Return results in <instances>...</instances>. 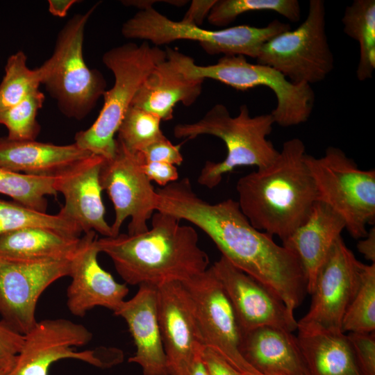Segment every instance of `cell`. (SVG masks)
I'll return each instance as SVG.
<instances>
[{"label":"cell","instance_id":"40","mask_svg":"<svg viewBox=\"0 0 375 375\" xmlns=\"http://www.w3.org/2000/svg\"><path fill=\"white\" fill-rule=\"evenodd\" d=\"M216 0H194L181 22L200 26L215 4Z\"/></svg>","mask_w":375,"mask_h":375},{"label":"cell","instance_id":"26","mask_svg":"<svg viewBox=\"0 0 375 375\" xmlns=\"http://www.w3.org/2000/svg\"><path fill=\"white\" fill-rule=\"evenodd\" d=\"M80 241L42 227H26L0 235V256L26 260L70 259Z\"/></svg>","mask_w":375,"mask_h":375},{"label":"cell","instance_id":"7","mask_svg":"<svg viewBox=\"0 0 375 375\" xmlns=\"http://www.w3.org/2000/svg\"><path fill=\"white\" fill-rule=\"evenodd\" d=\"M97 5L74 15L60 30L53 53L41 66L42 81L58 108L68 117L81 120L106 92V81L97 69H90L83 58L87 22Z\"/></svg>","mask_w":375,"mask_h":375},{"label":"cell","instance_id":"42","mask_svg":"<svg viewBox=\"0 0 375 375\" xmlns=\"http://www.w3.org/2000/svg\"><path fill=\"white\" fill-rule=\"evenodd\" d=\"M76 2V0H49V11L53 16L65 17L70 8Z\"/></svg>","mask_w":375,"mask_h":375},{"label":"cell","instance_id":"27","mask_svg":"<svg viewBox=\"0 0 375 375\" xmlns=\"http://www.w3.org/2000/svg\"><path fill=\"white\" fill-rule=\"evenodd\" d=\"M341 21L344 33L359 45L358 79L371 78L375 69V1H353L345 8Z\"/></svg>","mask_w":375,"mask_h":375},{"label":"cell","instance_id":"20","mask_svg":"<svg viewBox=\"0 0 375 375\" xmlns=\"http://www.w3.org/2000/svg\"><path fill=\"white\" fill-rule=\"evenodd\" d=\"M114 314L124 319L135 346L128 362L138 365L144 375H169L158 319L157 288L139 285Z\"/></svg>","mask_w":375,"mask_h":375},{"label":"cell","instance_id":"23","mask_svg":"<svg viewBox=\"0 0 375 375\" xmlns=\"http://www.w3.org/2000/svg\"><path fill=\"white\" fill-rule=\"evenodd\" d=\"M204 80L185 76L169 58L158 63L144 79L131 106L148 111L161 120L173 118L178 103L191 106L201 94Z\"/></svg>","mask_w":375,"mask_h":375},{"label":"cell","instance_id":"9","mask_svg":"<svg viewBox=\"0 0 375 375\" xmlns=\"http://www.w3.org/2000/svg\"><path fill=\"white\" fill-rule=\"evenodd\" d=\"M290 29L289 24L274 19L267 26L239 25L221 30L172 20L153 7L140 10L122 27L128 39L150 41L155 46L179 40L199 42L209 54L241 55L256 58L262 46L275 35Z\"/></svg>","mask_w":375,"mask_h":375},{"label":"cell","instance_id":"44","mask_svg":"<svg viewBox=\"0 0 375 375\" xmlns=\"http://www.w3.org/2000/svg\"><path fill=\"white\" fill-rule=\"evenodd\" d=\"M0 375H10V374L3 370L0 369Z\"/></svg>","mask_w":375,"mask_h":375},{"label":"cell","instance_id":"24","mask_svg":"<svg viewBox=\"0 0 375 375\" xmlns=\"http://www.w3.org/2000/svg\"><path fill=\"white\" fill-rule=\"evenodd\" d=\"M306 375H362L347 334L297 322Z\"/></svg>","mask_w":375,"mask_h":375},{"label":"cell","instance_id":"15","mask_svg":"<svg viewBox=\"0 0 375 375\" xmlns=\"http://www.w3.org/2000/svg\"><path fill=\"white\" fill-rule=\"evenodd\" d=\"M362 265L340 237L317 273L309 310L299 322L342 331V319L358 289Z\"/></svg>","mask_w":375,"mask_h":375},{"label":"cell","instance_id":"43","mask_svg":"<svg viewBox=\"0 0 375 375\" xmlns=\"http://www.w3.org/2000/svg\"><path fill=\"white\" fill-rule=\"evenodd\" d=\"M189 375H207L206 371L201 359V356L193 364Z\"/></svg>","mask_w":375,"mask_h":375},{"label":"cell","instance_id":"45","mask_svg":"<svg viewBox=\"0 0 375 375\" xmlns=\"http://www.w3.org/2000/svg\"><path fill=\"white\" fill-rule=\"evenodd\" d=\"M258 375H261V374H258Z\"/></svg>","mask_w":375,"mask_h":375},{"label":"cell","instance_id":"31","mask_svg":"<svg viewBox=\"0 0 375 375\" xmlns=\"http://www.w3.org/2000/svg\"><path fill=\"white\" fill-rule=\"evenodd\" d=\"M251 11H273L292 22L301 18L297 0H216L207 19L216 26L231 24L240 15Z\"/></svg>","mask_w":375,"mask_h":375},{"label":"cell","instance_id":"4","mask_svg":"<svg viewBox=\"0 0 375 375\" xmlns=\"http://www.w3.org/2000/svg\"><path fill=\"white\" fill-rule=\"evenodd\" d=\"M274 124L270 113L251 116L246 104L240 107L237 116L231 117L224 105L217 103L199 121L178 124L173 132L176 138L193 139L210 135L224 142L226 158L218 162L207 161L197 179L200 185L212 189L221 183L225 174L237 167L262 169L275 160L279 151L267 138Z\"/></svg>","mask_w":375,"mask_h":375},{"label":"cell","instance_id":"37","mask_svg":"<svg viewBox=\"0 0 375 375\" xmlns=\"http://www.w3.org/2000/svg\"><path fill=\"white\" fill-rule=\"evenodd\" d=\"M140 153L144 162H161L180 165L183 161L180 145L173 144L166 137L149 145Z\"/></svg>","mask_w":375,"mask_h":375},{"label":"cell","instance_id":"19","mask_svg":"<svg viewBox=\"0 0 375 375\" xmlns=\"http://www.w3.org/2000/svg\"><path fill=\"white\" fill-rule=\"evenodd\" d=\"M104 159L91 154L55 176L54 189L65 198L58 212L77 225L85 233L94 231L112 237L111 226L105 219L99 181Z\"/></svg>","mask_w":375,"mask_h":375},{"label":"cell","instance_id":"3","mask_svg":"<svg viewBox=\"0 0 375 375\" xmlns=\"http://www.w3.org/2000/svg\"><path fill=\"white\" fill-rule=\"evenodd\" d=\"M299 138L285 141L275 160L240 178V208L256 229L283 242L308 218L318 195Z\"/></svg>","mask_w":375,"mask_h":375},{"label":"cell","instance_id":"32","mask_svg":"<svg viewBox=\"0 0 375 375\" xmlns=\"http://www.w3.org/2000/svg\"><path fill=\"white\" fill-rule=\"evenodd\" d=\"M375 330V263H363L358 289L342 322V332L372 333Z\"/></svg>","mask_w":375,"mask_h":375},{"label":"cell","instance_id":"28","mask_svg":"<svg viewBox=\"0 0 375 375\" xmlns=\"http://www.w3.org/2000/svg\"><path fill=\"white\" fill-rule=\"evenodd\" d=\"M55 176H38L11 171L0 167V194L31 209L46 212V196L57 195Z\"/></svg>","mask_w":375,"mask_h":375},{"label":"cell","instance_id":"16","mask_svg":"<svg viewBox=\"0 0 375 375\" xmlns=\"http://www.w3.org/2000/svg\"><path fill=\"white\" fill-rule=\"evenodd\" d=\"M157 310L169 375H189L204 346L194 302L181 282L157 288Z\"/></svg>","mask_w":375,"mask_h":375},{"label":"cell","instance_id":"41","mask_svg":"<svg viewBox=\"0 0 375 375\" xmlns=\"http://www.w3.org/2000/svg\"><path fill=\"white\" fill-rule=\"evenodd\" d=\"M358 251L365 259L375 263V228L374 226L367 232V235L357 244Z\"/></svg>","mask_w":375,"mask_h":375},{"label":"cell","instance_id":"38","mask_svg":"<svg viewBox=\"0 0 375 375\" xmlns=\"http://www.w3.org/2000/svg\"><path fill=\"white\" fill-rule=\"evenodd\" d=\"M142 169L148 179L162 187L178 180V172L175 165L161 162H144Z\"/></svg>","mask_w":375,"mask_h":375},{"label":"cell","instance_id":"21","mask_svg":"<svg viewBox=\"0 0 375 375\" xmlns=\"http://www.w3.org/2000/svg\"><path fill=\"white\" fill-rule=\"evenodd\" d=\"M344 228L342 217L317 201L306 220L282 242L300 262L306 278L307 293L312 292L319 269Z\"/></svg>","mask_w":375,"mask_h":375},{"label":"cell","instance_id":"30","mask_svg":"<svg viewBox=\"0 0 375 375\" xmlns=\"http://www.w3.org/2000/svg\"><path fill=\"white\" fill-rule=\"evenodd\" d=\"M4 69L0 83V111L16 105L39 90L42 81V68L30 69L27 57L22 51L8 58Z\"/></svg>","mask_w":375,"mask_h":375},{"label":"cell","instance_id":"5","mask_svg":"<svg viewBox=\"0 0 375 375\" xmlns=\"http://www.w3.org/2000/svg\"><path fill=\"white\" fill-rule=\"evenodd\" d=\"M167 58L165 50L151 46L127 43L113 47L102 58L114 76L112 87L106 90L99 116L88 129L77 132L74 143L92 154L111 159L116 151L115 133L142 83L160 62Z\"/></svg>","mask_w":375,"mask_h":375},{"label":"cell","instance_id":"35","mask_svg":"<svg viewBox=\"0 0 375 375\" xmlns=\"http://www.w3.org/2000/svg\"><path fill=\"white\" fill-rule=\"evenodd\" d=\"M347 335L362 375H375L374 332H349Z\"/></svg>","mask_w":375,"mask_h":375},{"label":"cell","instance_id":"13","mask_svg":"<svg viewBox=\"0 0 375 375\" xmlns=\"http://www.w3.org/2000/svg\"><path fill=\"white\" fill-rule=\"evenodd\" d=\"M70 259H17L0 256V315L20 334L37 323L39 298L57 280L69 276Z\"/></svg>","mask_w":375,"mask_h":375},{"label":"cell","instance_id":"10","mask_svg":"<svg viewBox=\"0 0 375 375\" xmlns=\"http://www.w3.org/2000/svg\"><path fill=\"white\" fill-rule=\"evenodd\" d=\"M295 85L319 83L334 69V56L326 33L323 0H310L306 19L266 42L256 58Z\"/></svg>","mask_w":375,"mask_h":375},{"label":"cell","instance_id":"22","mask_svg":"<svg viewBox=\"0 0 375 375\" xmlns=\"http://www.w3.org/2000/svg\"><path fill=\"white\" fill-rule=\"evenodd\" d=\"M240 353L261 375H306L297 337L283 328L260 326L242 334Z\"/></svg>","mask_w":375,"mask_h":375},{"label":"cell","instance_id":"39","mask_svg":"<svg viewBox=\"0 0 375 375\" xmlns=\"http://www.w3.org/2000/svg\"><path fill=\"white\" fill-rule=\"evenodd\" d=\"M201 359L207 375H242L212 349L203 347Z\"/></svg>","mask_w":375,"mask_h":375},{"label":"cell","instance_id":"14","mask_svg":"<svg viewBox=\"0 0 375 375\" xmlns=\"http://www.w3.org/2000/svg\"><path fill=\"white\" fill-rule=\"evenodd\" d=\"M181 283L194 302L203 346L217 351L242 375H258L241 355L242 333L240 325L211 266Z\"/></svg>","mask_w":375,"mask_h":375},{"label":"cell","instance_id":"18","mask_svg":"<svg viewBox=\"0 0 375 375\" xmlns=\"http://www.w3.org/2000/svg\"><path fill=\"white\" fill-rule=\"evenodd\" d=\"M97 239L94 231L85 233L69 260L72 281L67 290V306L76 317H83L97 306L114 312L128 293L126 283L116 281L100 266Z\"/></svg>","mask_w":375,"mask_h":375},{"label":"cell","instance_id":"33","mask_svg":"<svg viewBox=\"0 0 375 375\" xmlns=\"http://www.w3.org/2000/svg\"><path fill=\"white\" fill-rule=\"evenodd\" d=\"M161 121L158 116L131 106L118 128L117 140L129 150L140 152L165 137L160 129Z\"/></svg>","mask_w":375,"mask_h":375},{"label":"cell","instance_id":"8","mask_svg":"<svg viewBox=\"0 0 375 375\" xmlns=\"http://www.w3.org/2000/svg\"><path fill=\"white\" fill-rule=\"evenodd\" d=\"M305 162L320 201L339 215L354 239L365 238L375 222V171L362 170L340 149L326 148L319 158L306 153Z\"/></svg>","mask_w":375,"mask_h":375},{"label":"cell","instance_id":"29","mask_svg":"<svg viewBox=\"0 0 375 375\" xmlns=\"http://www.w3.org/2000/svg\"><path fill=\"white\" fill-rule=\"evenodd\" d=\"M26 227H42L79 238L82 231L59 213L49 215L0 199V235Z\"/></svg>","mask_w":375,"mask_h":375},{"label":"cell","instance_id":"36","mask_svg":"<svg viewBox=\"0 0 375 375\" xmlns=\"http://www.w3.org/2000/svg\"><path fill=\"white\" fill-rule=\"evenodd\" d=\"M24 338V335L12 329L3 320L0 321V369L10 374Z\"/></svg>","mask_w":375,"mask_h":375},{"label":"cell","instance_id":"25","mask_svg":"<svg viewBox=\"0 0 375 375\" xmlns=\"http://www.w3.org/2000/svg\"><path fill=\"white\" fill-rule=\"evenodd\" d=\"M91 154L75 143L56 145L0 138V167L28 175L56 176Z\"/></svg>","mask_w":375,"mask_h":375},{"label":"cell","instance_id":"11","mask_svg":"<svg viewBox=\"0 0 375 375\" xmlns=\"http://www.w3.org/2000/svg\"><path fill=\"white\" fill-rule=\"evenodd\" d=\"M24 335L22 349L10 375H49L51 365L65 358L106 367L117 364L122 358V351L117 349L74 351V347L89 343L92 333L85 326L67 319L38 321Z\"/></svg>","mask_w":375,"mask_h":375},{"label":"cell","instance_id":"2","mask_svg":"<svg viewBox=\"0 0 375 375\" xmlns=\"http://www.w3.org/2000/svg\"><path fill=\"white\" fill-rule=\"evenodd\" d=\"M196 230L180 220L156 212L144 233L97 239L99 253L112 260L126 284L148 285L184 282L208 268L209 258L199 246Z\"/></svg>","mask_w":375,"mask_h":375},{"label":"cell","instance_id":"1","mask_svg":"<svg viewBox=\"0 0 375 375\" xmlns=\"http://www.w3.org/2000/svg\"><path fill=\"white\" fill-rule=\"evenodd\" d=\"M156 211L199 228L233 266L273 291L292 312L303 301L306 278L296 255L253 227L238 201L211 203L199 197L185 177L157 188Z\"/></svg>","mask_w":375,"mask_h":375},{"label":"cell","instance_id":"6","mask_svg":"<svg viewBox=\"0 0 375 375\" xmlns=\"http://www.w3.org/2000/svg\"><path fill=\"white\" fill-rule=\"evenodd\" d=\"M165 51L187 77L211 78L242 91L259 86L269 88L276 98L270 114L274 124L282 127L303 124L312 114L315 96L311 85L293 84L269 66L251 63L241 55L223 56L215 64L201 66L177 50L167 48Z\"/></svg>","mask_w":375,"mask_h":375},{"label":"cell","instance_id":"17","mask_svg":"<svg viewBox=\"0 0 375 375\" xmlns=\"http://www.w3.org/2000/svg\"><path fill=\"white\" fill-rule=\"evenodd\" d=\"M211 267L231 301L242 334L264 326L292 333L297 329L294 312L265 285L223 256Z\"/></svg>","mask_w":375,"mask_h":375},{"label":"cell","instance_id":"34","mask_svg":"<svg viewBox=\"0 0 375 375\" xmlns=\"http://www.w3.org/2000/svg\"><path fill=\"white\" fill-rule=\"evenodd\" d=\"M44 101V94L38 90L16 105L0 111V124L7 128L6 137L12 140H35L40 131L37 115Z\"/></svg>","mask_w":375,"mask_h":375},{"label":"cell","instance_id":"12","mask_svg":"<svg viewBox=\"0 0 375 375\" xmlns=\"http://www.w3.org/2000/svg\"><path fill=\"white\" fill-rule=\"evenodd\" d=\"M140 152L126 148L116 139V151L110 160H104L100 170L101 188L108 194L115 210L112 237L119 234L123 222L131 221L128 234L146 232L147 221L156 210V190L142 171Z\"/></svg>","mask_w":375,"mask_h":375}]
</instances>
